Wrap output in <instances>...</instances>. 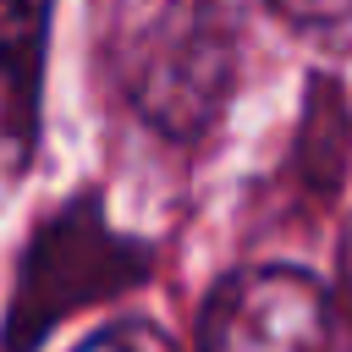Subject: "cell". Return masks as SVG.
<instances>
[{"mask_svg": "<svg viewBox=\"0 0 352 352\" xmlns=\"http://www.w3.org/2000/svg\"><path fill=\"white\" fill-rule=\"evenodd\" d=\"M94 50L121 104L170 143H198L236 82L220 0H94Z\"/></svg>", "mask_w": 352, "mask_h": 352, "instance_id": "obj_1", "label": "cell"}, {"mask_svg": "<svg viewBox=\"0 0 352 352\" xmlns=\"http://www.w3.org/2000/svg\"><path fill=\"white\" fill-rule=\"evenodd\" d=\"M138 275H143V253L104 226L94 198H77L28 248L22 286H16V302H11V336H6L11 352H28L72 308H82L94 297H110Z\"/></svg>", "mask_w": 352, "mask_h": 352, "instance_id": "obj_2", "label": "cell"}, {"mask_svg": "<svg viewBox=\"0 0 352 352\" xmlns=\"http://www.w3.org/2000/svg\"><path fill=\"white\" fill-rule=\"evenodd\" d=\"M198 352H352V324L314 275L253 264L209 292Z\"/></svg>", "mask_w": 352, "mask_h": 352, "instance_id": "obj_3", "label": "cell"}, {"mask_svg": "<svg viewBox=\"0 0 352 352\" xmlns=\"http://www.w3.org/2000/svg\"><path fill=\"white\" fill-rule=\"evenodd\" d=\"M50 0H0V176L33 160Z\"/></svg>", "mask_w": 352, "mask_h": 352, "instance_id": "obj_4", "label": "cell"}, {"mask_svg": "<svg viewBox=\"0 0 352 352\" xmlns=\"http://www.w3.org/2000/svg\"><path fill=\"white\" fill-rule=\"evenodd\" d=\"M270 6L297 38L341 55L352 50V0H270Z\"/></svg>", "mask_w": 352, "mask_h": 352, "instance_id": "obj_5", "label": "cell"}, {"mask_svg": "<svg viewBox=\"0 0 352 352\" xmlns=\"http://www.w3.org/2000/svg\"><path fill=\"white\" fill-rule=\"evenodd\" d=\"M77 352H176V346H170L154 324H138V319H132V324H110L104 336H94V341L77 346Z\"/></svg>", "mask_w": 352, "mask_h": 352, "instance_id": "obj_6", "label": "cell"}, {"mask_svg": "<svg viewBox=\"0 0 352 352\" xmlns=\"http://www.w3.org/2000/svg\"><path fill=\"white\" fill-rule=\"evenodd\" d=\"M341 280H346V302H352V226H346V242H341Z\"/></svg>", "mask_w": 352, "mask_h": 352, "instance_id": "obj_7", "label": "cell"}]
</instances>
